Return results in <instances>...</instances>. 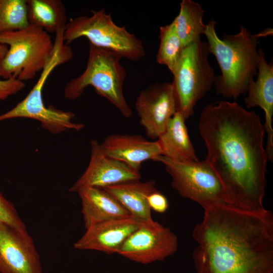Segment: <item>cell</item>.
Masks as SVG:
<instances>
[{
    "label": "cell",
    "mask_w": 273,
    "mask_h": 273,
    "mask_svg": "<svg viewBox=\"0 0 273 273\" xmlns=\"http://www.w3.org/2000/svg\"><path fill=\"white\" fill-rule=\"evenodd\" d=\"M154 180H139L114 185L103 188L132 217L145 222L153 220L147 197L157 190Z\"/></svg>",
    "instance_id": "ac0fdd59"
},
{
    "label": "cell",
    "mask_w": 273,
    "mask_h": 273,
    "mask_svg": "<svg viewBox=\"0 0 273 273\" xmlns=\"http://www.w3.org/2000/svg\"><path fill=\"white\" fill-rule=\"evenodd\" d=\"M216 23L209 21L204 32L209 53L215 57L221 71L213 86L217 95L236 100L247 94L250 81L257 76L260 36L241 26L237 33L224 34L220 38Z\"/></svg>",
    "instance_id": "3957f363"
},
{
    "label": "cell",
    "mask_w": 273,
    "mask_h": 273,
    "mask_svg": "<svg viewBox=\"0 0 273 273\" xmlns=\"http://www.w3.org/2000/svg\"><path fill=\"white\" fill-rule=\"evenodd\" d=\"M0 41L8 50L0 59V78L33 79L43 69L55 49L49 33L36 26L0 34Z\"/></svg>",
    "instance_id": "5b68a950"
},
{
    "label": "cell",
    "mask_w": 273,
    "mask_h": 273,
    "mask_svg": "<svg viewBox=\"0 0 273 273\" xmlns=\"http://www.w3.org/2000/svg\"><path fill=\"white\" fill-rule=\"evenodd\" d=\"M141 221L132 217L112 219L93 225L74 244L80 250H95L108 254L118 253L127 238Z\"/></svg>",
    "instance_id": "5bb4252c"
},
{
    "label": "cell",
    "mask_w": 273,
    "mask_h": 273,
    "mask_svg": "<svg viewBox=\"0 0 273 273\" xmlns=\"http://www.w3.org/2000/svg\"><path fill=\"white\" fill-rule=\"evenodd\" d=\"M25 86V83L17 78L0 79V101L16 94Z\"/></svg>",
    "instance_id": "d4e9b609"
},
{
    "label": "cell",
    "mask_w": 273,
    "mask_h": 273,
    "mask_svg": "<svg viewBox=\"0 0 273 273\" xmlns=\"http://www.w3.org/2000/svg\"><path fill=\"white\" fill-rule=\"evenodd\" d=\"M77 193L81 200V213L86 229L106 221L131 216L128 212L103 189L86 188Z\"/></svg>",
    "instance_id": "e0dca14e"
},
{
    "label": "cell",
    "mask_w": 273,
    "mask_h": 273,
    "mask_svg": "<svg viewBox=\"0 0 273 273\" xmlns=\"http://www.w3.org/2000/svg\"><path fill=\"white\" fill-rule=\"evenodd\" d=\"M121 59L113 52L89 44L86 68L80 75L67 83L65 97L76 100L87 86H92L98 95L113 104L124 117L129 118L132 111L123 94L126 72Z\"/></svg>",
    "instance_id": "277c9868"
},
{
    "label": "cell",
    "mask_w": 273,
    "mask_h": 273,
    "mask_svg": "<svg viewBox=\"0 0 273 273\" xmlns=\"http://www.w3.org/2000/svg\"><path fill=\"white\" fill-rule=\"evenodd\" d=\"M198 129L207 150L205 160L219 179L226 204L261 212L268 161L261 118L237 102L218 101L201 112Z\"/></svg>",
    "instance_id": "6da1fadb"
},
{
    "label": "cell",
    "mask_w": 273,
    "mask_h": 273,
    "mask_svg": "<svg viewBox=\"0 0 273 273\" xmlns=\"http://www.w3.org/2000/svg\"><path fill=\"white\" fill-rule=\"evenodd\" d=\"M154 161L163 164L171 178L172 188L181 197L197 202L204 209L227 204L222 185L205 160L179 162L159 155Z\"/></svg>",
    "instance_id": "9c48e42d"
},
{
    "label": "cell",
    "mask_w": 273,
    "mask_h": 273,
    "mask_svg": "<svg viewBox=\"0 0 273 273\" xmlns=\"http://www.w3.org/2000/svg\"><path fill=\"white\" fill-rule=\"evenodd\" d=\"M140 171L107 156L97 140L90 142V160L85 171L69 189L77 193L86 188L103 189L118 184L139 180Z\"/></svg>",
    "instance_id": "4fadbf2b"
},
{
    "label": "cell",
    "mask_w": 273,
    "mask_h": 273,
    "mask_svg": "<svg viewBox=\"0 0 273 273\" xmlns=\"http://www.w3.org/2000/svg\"><path fill=\"white\" fill-rule=\"evenodd\" d=\"M193 231L197 273H272L273 214L228 204L206 208Z\"/></svg>",
    "instance_id": "7a4b0ae2"
},
{
    "label": "cell",
    "mask_w": 273,
    "mask_h": 273,
    "mask_svg": "<svg viewBox=\"0 0 273 273\" xmlns=\"http://www.w3.org/2000/svg\"><path fill=\"white\" fill-rule=\"evenodd\" d=\"M135 107L140 123L147 136L157 140L165 130L169 119L176 112L171 82H156L141 91Z\"/></svg>",
    "instance_id": "8fae6325"
},
{
    "label": "cell",
    "mask_w": 273,
    "mask_h": 273,
    "mask_svg": "<svg viewBox=\"0 0 273 273\" xmlns=\"http://www.w3.org/2000/svg\"><path fill=\"white\" fill-rule=\"evenodd\" d=\"M0 223L7 224L21 231H27L14 204L0 192Z\"/></svg>",
    "instance_id": "cb8c5ba5"
},
{
    "label": "cell",
    "mask_w": 273,
    "mask_h": 273,
    "mask_svg": "<svg viewBox=\"0 0 273 273\" xmlns=\"http://www.w3.org/2000/svg\"><path fill=\"white\" fill-rule=\"evenodd\" d=\"M54 42V53L35 85L23 100L0 115V122L16 118L33 119L39 121L43 128L54 134L68 129L78 131L84 127L82 123L73 121L75 115L72 112L59 110L52 106L47 107L43 103L42 90L50 74L57 66L73 57L71 48L65 44L62 36H56Z\"/></svg>",
    "instance_id": "8992f818"
},
{
    "label": "cell",
    "mask_w": 273,
    "mask_h": 273,
    "mask_svg": "<svg viewBox=\"0 0 273 273\" xmlns=\"http://www.w3.org/2000/svg\"><path fill=\"white\" fill-rule=\"evenodd\" d=\"M8 50V47L6 45L2 44L0 41V59L5 55Z\"/></svg>",
    "instance_id": "4316f807"
},
{
    "label": "cell",
    "mask_w": 273,
    "mask_h": 273,
    "mask_svg": "<svg viewBox=\"0 0 273 273\" xmlns=\"http://www.w3.org/2000/svg\"><path fill=\"white\" fill-rule=\"evenodd\" d=\"M29 25L27 0H0V34Z\"/></svg>",
    "instance_id": "603a6c76"
},
{
    "label": "cell",
    "mask_w": 273,
    "mask_h": 273,
    "mask_svg": "<svg viewBox=\"0 0 273 273\" xmlns=\"http://www.w3.org/2000/svg\"><path fill=\"white\" fill-rule=\"evenodd\" d=\"M81 37L92 44L110 51L121 58L138 61L146 55L141 40L113 22L105 9L92 11L90 16H81L67 22L63 33L64 43L68 45Z\"/></svg>",
    "instance_id": "52a82bcc"
},
{
    "label": "cell",
    "mask_w": 273,
    "mask_h": 273,
    "mask_svg": "<svg viewBox=\"0 0 273 273\" xmlns=\"http://www.w3.org/2000/svg\"><path fill=\"white\" fill-rule=\"evenodd\" d=\"M177 236L153 220L142 221L125 240L117 254L142 264L162 261L177 251Z\"/></svg>",
    "instance_id": "30bf717a"
},
{
    "label": "cell",
    "mask_w": 273,
    "mask_h": 273,
    "mask_svg": "<svg viewBox=\"0 0 273 273\" xmlns=\"http://www.w3.org/2000/svg\"><path fill=\"white\" fill-rule=\"evenodd\" d=\"M209 54L207 41H194L184 48L172 74L176 112L186 120L193 115L197 103L214 86L216 76Z\"/></svg>",
    "instance_id": "ba28073f"
},
{
    "label": "cell",
    "mask_w": 273,
    "mask_h": 273,
    "mask_svg": "<svg viewBox=\"0 0 273 273\" xmlns=\"http://www.w3.org/2000/svg\"><path fill=\"white\" fill-rule=\"evenodd\" d=\"M0 273H43L39 255L27 231L0 223Z\"/></svg>",
    "instance_id": "7c38bea8"
},
{
    "label": "cell",
    "mask_w": 273,
    "mask_h": 273,
    "mask_svg": "<svg viewBox=\"0 0 273 273\" xmlns=\"http://www.w3.org/2000/svg\"><path fill=\"white\" fill-rule=\"evenodd\" d=\"M204 10L200 4L192 0H183L178 15L173 20L177 35L184 48L201 39L205 24Z\"/></svg>",
    "instance_id": "44dd1931"
},
{
    "label": "cell",
    "mask_w": 273,
    "mask_h": 273,
    "mask_svg": "<svg viewBox=\"0 0 273 273\" xmlns=\"http://www.w3.org/2000/svg\"><path fill=\"white\" fill-rule=\"evenodd\" d=\"M159 38L156 61L158 64L165 65L173 74L184 48L173 21L169 24L160 27Z\"/></svg>",
    "instance_id": "7402d4cb"
},
{
    "label": "cell",
    "mask_w": 273,
    "mask_h": 273,
    "mask_svg": "<svg viewBox=\"0 0 273 273\" xmlns=\"http://www.w3.org/2000/svg\"><path fill=\"white\" fill-rule=\"evenodd\" d=\"M247 96L244 98L246 107H259L265 113V132L267 142L265 151L268 160H273V63L267 62L263 51L258 49L257 79L250 81Z\"/></svg>",
    "instance_id": "9a60e30c"
},
{
    "label": "cell",
    "mask_w": 273,
    "mask_h": 273,
    "mask_svg": "<svg viewBox=\"0 0 273 273\" xmlns=\"http://www.w3.org/2000/svg\"><path fill=\"white\" fill-rule=\"evenodd\" d=\"M147 201L151 210L157 213H163L169 208L167 198L157 190L148 196Z\"/></svg>",
    "instance_id": "484cf974"
},
{
    "label": "cell",
    "mask_w": 273,
    "mask_h": 273,
    "mask_svg": "<svg viewBox=\"0 0 273 273\" xmlns=\"http://www.w3.org/2000/svg\"><path fill=\"white\" fill-rule=\"evenodd\" d=\"M186 119L176 112L169 119L164 132L156 140L162 155L179 162L199 161L190 139Z\"/></svg>",
    "instance_id": "d6986e66"
},
{
    "label": "cell",
    "mask_w": 273,
    "mask_h": 273,
    "mask_svg": "<svg viewBox=\"0 0 273 273\" xmlns=\"http://www.w3.org/2000/svg\"><path fill=\"white\" fill-rule=\"evenodd\" d=\"M29 25L46 32L57 33L65 29L67 17L65 6L60 0H27Z\"/></svg>",
    "instance_id": "ffe728a7"
},
{
    "label": "cell",
    "mask_w": 273,
    "mask_h": 273,
    "mask_svg": "<svg viewBox=\"0 0 273 273\" xmlns=\"http://www.w3.org/2000/svg\"><path fill=\"white\" fill-rule=\"evenodd\" d=\"M100 145L107 156L138 171H140L143 162L149 160L154 161L162 155L157 140L148 141L140 135L111 134Z\"/></svg>",
    "instance_id": "2e32d148"
}]
</instances>
